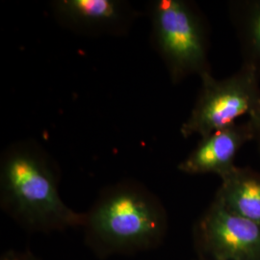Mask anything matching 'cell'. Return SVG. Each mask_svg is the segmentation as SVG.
Instances as JSON below:
<instances>
[{"instance_id": "1", "label": "cell", "mask_w": 260, "mask_h": 260, "mask_svg": "<svg viewBox=\"0 0 260 260\" xmlns=\"http://www.w3.org/2000/svg\"><path fill=\"white\" fill-rule=\"evenodd\" d=\"M59 173L37 144L19 142L0 160V205L5 213L31 233L83 228L86 213L71 208L59 194Z\"/></svg>"}, {"instance_id": "2", "label": "cell", "mask_w": 260, "mask_h": 260, "mask_svg": "<svg viewBox=\"0 0 260 260\" xmlns=\"http://www.w3.org/2000/svg\"><path fill=\"white\" fill-rule=\"evenodd\" d=\"M89 248L100 257L157 248L168 231L166 209L146 187L123 181L105 189L86 213Z\"/></svg>"}, {"instance_id": "3", "label": "cell", "mask_w": 260, "mask_h": 260, "mask_svg": "<svg viewBox=\"0 0 260 260\" xmlns=\"http://www.w3.org/2000/svg\"><path fill=\"white\" fill-rule=\"evenodd\" d=\"M152 42L173 83L210 72L208 31L191 1L156 0L151 5Z\"/></svg>"}, {"instance_id": "4", "label": "cell", "mask_w": 260, "mask_h": 260, "mask_svg": "<svg viewBox=\"0 0 260 260\" xmlns=\"http://www.w3.org/2000/svg\"><path fill=\"white\" fill-rule=\"evenodd\" d=\"M202 85L189 117L182 123V137L201 138L237 123L260 103V76L252 66L243 65L232 75L218 79L211 72L201 76Z\"/></svg>"}, {"instance_id": "5", "label": "cell", "mask_w": 260, "mask_h": 260, "mask_svg": "<svg viewBox=\"0 0 260 260\" xmlns=\"http://www.w3.org/2000/svg\"><path fill=\"white\" fill-rule=\"evenodd\" d=\"M204 260H260V225L233 213L215 196L195 228Z\"/></svg>"}, {"instance_id": "6", "label": "cell", "mask_w": 260, "mask_h": 260, "mask_svg": "<svg viewBox=\"0 0 260 260\" xmlns=\"http://www.w3.org/2000/svg\"><path fill=\"white\" fill-rule=\"evenodd\" d=\"M51 7L62 25L88 36L125 35L138 16L121 0H57Z\"/></svg>"}, {"instance_id": "7", "label": "cell", "mask_w": 260, "mask_h": 260, "mask_svg": "<svg viewBox=\"0 0 260 260\" xmlns=\"http://www.w3.org/2000/svg\"><path fill=\"white\" fill-rule=\"evenodd\" d=\"M251 141L253 133L249 121L237 122L201 138L177 169L186 175H216L222 179L237 167V154Z\"/></svg>"}, {"instance_id": "8", "label": "cell", "mask_w": 260, "mask_h": 260, "mask_svg": "<svg viewBox=\"0 0 260 260\" xmlns=\"http://www.w3.org/2000/svg\"><path fill=\"white\" fill-rule=\"evenodd\" d=\"M221 180L216 196L224 206L260 225V172L236 167Z\"/></svg>"}, {"instance_id": "9", "label": "cell", "mask_w": 260, "mask_h": 260, "mask_svg": "<svg viewBox=\"0 0 260 260\" xmlns=\"http://www.w3.org/2000/svg\"><path fill=\"white\" fill-rule=\"evenodd\" d=\"M229 16L235 30L244 63L252 66L260 76V0H233Z\"/></svg>"}, {"instance_id": "10", "label": "cell", "mask_w": 260, "mask_h": 260, "mask_svg": "<svg viewBox=\"0 0 260 260\" xmlns=\"http://www.w3.org/2000/svg\"><path fill=\"white\" fill-rule=\"evenodd\" d=\"M253 133V142L256 143L260 153V103L248 117Z\"/></svg>"}, {"instance_id": "11", "label": "cell", "mask_w": 260, "mask_h": 260, "mask_svg": "<svg viewBox=\"0 0 260 260\" xmlns=\"http://www.w3.org/2000/svg\"><path fill=\"white\" fill-rule=\"evenodd\" d=\"M0 260H39L29 251H11L3 253Z\"/></svg>"}]
</instances>
